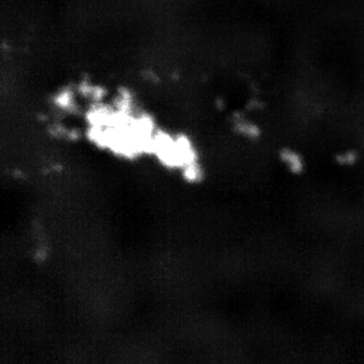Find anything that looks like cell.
<instances>
[{
  "mask_svg": "<svg viewBox=\"0 0 364 364\" xmlns=\"http://www.w3.org/2000/svg\"><path fill=\"white\" fill-rule=\"evenodd\" d=\"M281 160L293 172H299L303 167V161L299 154L292 150H284L281 153Z\"/></svg>",
  "mask_w": 364,
  "mask_h": 364,
  "instance_id": "1",
  "label": "cell"
}]
</instances>
